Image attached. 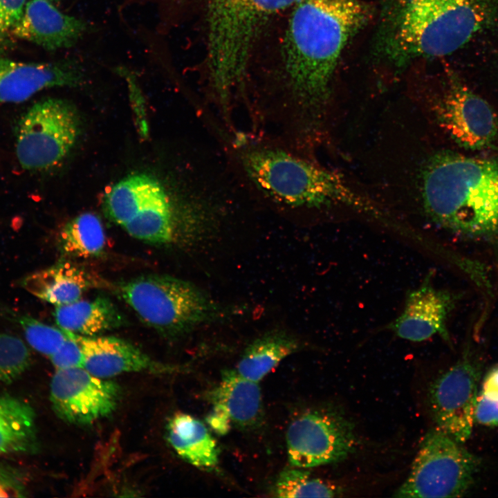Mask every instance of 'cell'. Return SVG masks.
I'll return each instance as SVG.
<instances>
[{"label": "cell", "instance_id": "obj_21", "mask_svg": "<svg viewBox=\"0 0 498 498\" xmlns=\"http://www.w3.org/2000/svg\"><path fill=\"white\" fill-rule=\"evenodd\" d=\"M39 449L36 414L26 401L0 394V456L35 454Z\"/></svg>", "mask_w": 498, "mask_h": 498}, {"label": "cell", "instance_id": "obj_23", "mask_svg": "<svg viewBox=\"0 0 498 498\" xmlns=\"http://www.w3.org/2000/svg\"><path fill=\"white\" fill-rule=\"evenodd\" d=\"M299 347L298 340L286 332H268L248 344L235 369L242 376L259 382Z\"/></svg>", "mask_w": 498, "mask_h": 498}, {"label": "cell", "instance_id": "obj_18", "mask_svg": "<svg viewBox=\"0 0 498 498\" xmlns=\"http://www.w3.org/2000/svg\"><path fill=\"white\" fill-rule=\"evenodd\" d=\"M210 398L212 405L221 409L232 424L239 428H254L262 421L264 407L259 382L242 376L235 369L222 371Z\"/></svg>", "mask_w": 498, "mask_h": 498}, {"label": "cell", "instance_id": "obj_8", "mask_svg": "<svg viewBox=\"0 0 498 498\" xmlns=\"http://www.w3.org/2000/svg\"><path fill=\"white\" fill-rule=\"evenodd\" d=\"M80 119L68 101L48 98L30 107L16 127L15 151L25 169L43 170L59 163L80 132Z\"/></svg>", "mask_w": 498, "mask_h": 498}, {"label": "cell", "instance_id": "obj_4", "mask_svg": "<svg viewBox=\"0 0 498 498\" xmlns=\"http://www.w3.org/2000/svg\"><path fill=\"white\" fill-rule=\"evenodd\" d=\"M421 187L425 210L437 225L468 238L498 234V157L438 154Z\"/></svg>", "mask_w": 498, "mask_h": 498}, {"label": "cell", "instance_id": "obj_28", "mask_svg": "<svg viewBox=\"0 0 498 498\" xmlns=\"http://www.w3.org/2000/svg\"><path fill=\"white\" fill-rule=\"evenodd\" d=\"M27 481L21 469L0 462V497H27Z\"/></svg>", "mask_w": 498, "mask_h": 498}, {"label": "cell", "instance_id": "obj_30", "mask_svg": "<svg viewBox=\"0 0 498 498\" xmlns=\"http://www.w3.org/2000/svg\"><path fill=\"white\" fill-rule=\"evenodd\" d=\"M50 358L55 369L83 368L84 359L81 349L77 342L68 335Z\"/></svg>", "mask_w": 498, "mask_h": 498}, {"label": "cell", "instance_id": "obj_32", "mask_svg": "<svg viewBox=\"0 0 498 498\" xmlns=\"http://www.w3.org/2000/svg\"><path fill=\"white\" fill-rule=\"evenodd\" d=\"M206 421L209 426L219 434H226L232 424L228 415L221 409L214 405Z\"/></svg>", "mask_w": 498, "mask_h": 498}, {"label": "cell", "instance_id": "obj_1", "mask_svg": "<svg viewBox=\"0 0 498 498\" xmlns=\"http://www.w3.org/2000/svg\"><path fill=\"white\" fill-rule=\"evenodd\" d=\"M275 86L250 102L254 127L312 156L324 140L339 59L371 17L362 0H298L291 8Z\"/></svg>", "mask_w": 498, "mask_h": 498}, {"label": "cell", "instance_id": "obj_15", "mask_svg": "<svg viewBox=\"0 0 498 498\" xmlns=\"http://www.w3.org/2000/svg\"><path fill=\"white\" fill-rule=\"evenodd\" d=\"M87 28L85 21L62 12L50 1L30 0L11 37L56 50L75 45Z\"/></svg>", "mask_w": 498, "mask_h": 498}, {"label": "cell", "instance_id": "obj_35", "mask_svg": "<svg viewBox=\"0 0 498 498\" xmlns=\"http://www.w3.org/2000/svg\"><path fill=\"white\" fill-rule=\"evenodd\" d=\"M49 1H50L52 3H58V2H60L62 0H49Z\"/></svg>", "mask_w": 498, "mask_h": 498}, {"label": "cell", "instance_id": "obj_14", "mask_svg": "<svg viewBox=\"0 0 498 498\" xmlns=\"http://www.w3.org/2000/svg\"><path fill=\"white\" fill-rule=\"evenodd\" d=\"M82 80L73 61L26 63L0 57V104L24 102L46 88L75 86Z\"/></svg>", "mask_w": 498, "mask_h": 498}, {"label": "cell", "instance_id": "obj_6", "mask_svg": "<svg viewBox=\"0 0 498 498\" xmlns=\"http://www.w3.org/2000/svg\"><path fill=\"white\" fill-rule=\"evenodd\" d=\"M120 292L145 324L167 336L183 335L223 315L203 290L172 276H140L122 284Z\"/></svg>", "mask_w": 498, "mask_h": 498}, {"label": "cell", "instance_id": "obj_33", "mask_svg": "<svg viewBox=\"0 0 498 498\" xmlns=\"http://www.w3.org/2000/svg\"><path fill=\"white\" fill-rule=\"evenodd\" d=\"M488 399L498 401V366L492 367L486 375L479 394Z\"/></svg>", "mask_w": 498, "mask_h": 498}, {"label": "cell", "instance_id": "obj_2", "mask_svg": "<svg viewBox=\"0 0 498 498\" xmlns=\"http://www.w3.org/2000/svg\"><path fill=\"white\" fill-rule=\"evenodd\" d=\"M225 163L245 194L285 211L343 204L381 216V210L337 172L266 134L237 130L221 139Z\"/></svg>", "mask_w": 498, "mask_h": 498}, {"label": "cell", "instance_id": "obj_26", "mask_svg": "<svg viewBox=\"0 0 498 498\" xmlns=\"http://www.w3.org/2000/svg\"><path fill=\"white\" fill-rule=\"evenodd\" d=\"M3 314L22 328L28 344L34 349L46 356L53 355L68 338L60 328L47 325L30 315L8 308H5Z\"/></svg>", "mask_w": 498, "mask_h": 498}, {"label": "cell", "instance_id": "obj_24", "mask_svg": "<svg viewBox=\"0 0 498 498\" xmlns=\"http://www.w3.org/2000/svg\"><path fill=\"white\" fill-rule=\"evenodd\" d=\"M59 249L66 257L90 258L99 256L106 246V235L100 218L82 213L68 221L60 232Z\"/></svg>", "mask_w": 498, "mask_h": 498}, {"label": "cell", "instance_id": "obj_20", "mask_svg": "<svg viewBox=\"0 0 498 498\" xmlns=\"http://www.w3.org/2000/svg\"><path fill=\"white\" fill-rule=\"evenodd\" d=\"M54 317L59 328L82 336H95L124 324L122 313L108 298L99 296L56 306Z\"/></svg>", "mask_w": 498, "mask_h": 498}, {"label": "cell", "instance_id": "obj_25", "mask_svg": "<svg viewBox=\"0 0 498 498\" xmlns=\"http://www.w3.org/2000/svg\"><path fill=\"white\" fill-rule=\"evenodd\" d=\"M283 470L274 486L273 492L277 497H333L340 491L333 484L322 479L313 477L304 468Z\"/></svg>", "mask_w": 498, "mask_h": 498}, {"label": "cell", "instance_id": "obj_7", "mask_svg": "<svg viewBox=\"0 0 498 498\" xmlns=\"http://www.w3.org/2000/svg\"><path fill=\"white\" fill-rule=\"evenodd\" d=\"M479 459L438 427L423 438L410 472L393 497H459L472 486Z\"/></svg>", "mask_w": 498, "mask_h": 498}, {"label": "cell", "instance_id": "obj_3", "mask_svg": "<svg viewBox=\"0 0 498 498\" xmlns=\"http://www.w3.org/2000/svg\"><path fill=\"white\" fill-rule=\"evenodd\" d=\"M298 0H208L207 100L219 121L234 124L237 102L246 105L250 58L265 26Z\"/></svg>", "mask_w": 498, "mask_h": 498}, {"label": "cell", "instance_id": "obj_17", "mask_svg": "<svg viewBox=\"0 0 498 498\" xmlns=\"http://www.w3.org/2000/svg\"><path fill=\"white\" fill-rule=\"evenodd\" d=\"M97 280L81 266L62 260L55 264L32 273L20 282L30 293L56 306L75 302Z\"/></svg>", "mask_w": 498, "mask_h": 498}, {"label": "cell", "instance_id": "obj_13", "mask_svg": "<svg viewBox=\"0 0 498 498\" xmlns=\"http://www.w3.org/2000/svg\"><path fill=\"white\" fill-rule=\"evenodd\" d=\"M433 277V271L429 272L417 288L409 291L402 313L386 329L411 342H422L437 334L450 344L447 321L461 294L436 288Z\"/></svg>", "mask_w": 498, "mask_h": 498}, {"label": "cell", "instance_id": "obj_29", "mask_svg": "<svg viewBox=\"0 0 498 498\" xmlns=\"http://www.w3.org/2000/svg\"><path fill=\"white\" fill-rule=\"evenodd\" d=\"M26 0H0V53L10 41L11 32L22 17Z\"/></svg>", "mask_w": 498, "mask_h": 498}, {"label": "cell", "instance_id": "obj_27", "mask_svg": "<svg viewBox=\"0 0 498 498\" xmlns=\"http://www.w3.org/2000/svg\"><path fill=\"white\" fill-rule=\"evenodd\" d=\"M31 362L30 352L20 338L0 333V382L15 381L29 369Z\"/></svg>", "mask_w": 498, "mask_h": 498}, {"label": "cell", "instance_id": "obj_12", "mask_svg": "<svg viewBox=\"0 0 498 498\" xmlns=\"http://www.w3.org/2000/svg\"><path fill=\"white\" fill-rule=\"evenodd\" d=\"M446 89L432 105L441 126L466 149L480 150L490 146L498 134V120L492 107L454 73Z\"/></svg>", "mask_w": 498, "mask_h": 498}, {"label": "cell", "instance_id": "obj_5", "mask_svg": "<svg viewBox=\"0 0 498 498\" xmlns=\"http://www.w3.org/2000/svg\"><path fill=\"white\" fill-rule=\"evenodd\" d=\"M489 6L481 0H400L389 22L390 55L398 60L450 55L487 25Z\"/></svg>", "mask_w": 498, "mask_h": 498}, {"label": "cell", "instance_id": "obj_11", "mask_svg": "<svg viewBox=\"0 0 498 498\" xmlns=\"http://www.w3.org/2000/svg\"><path fill=\"white\" fill-rule=\"evenodd\" d=\"M120 398V388L84 368L56 369L50 386L52 408L60 419L89 425L111 415Z\"/></svg>", "mask_w": 498, "mask_h": 498}, {"label": "cell", "instance_id": "obj_31", "mask_svg": "<svg viewBox=\"0 0 498 498\" xmlns=\"http://www.w3.org/2000/svg\"><path fill=\"white\" fill-rule=\"evenodd\" d=\"M474 421L487 426H498V401L478 394Z\"/></svg>", "mask_w": 498, "mask_h": 498}, {"label": "cell", "instance_id": "obj_9", "mask_svg": "<svg viewBox=\"0 0 498 498\" xmlns=\"http://www.w3.org/2000/svg\"><path fill=\"white\" fill-rule=\"evenodd\" d=\"M286 439L290 463L304 469L343 461L357 446L353 423L339 413L323 410L295 418Z\"/></svg>", "mask_w": 498, "mask_h": 498}, {"label": "cell", "instance_id": "obj_16", "mask_svg": "<svg viewBox=\"0 0 498 498\" xmlns=\"http://www.w3.org/2000/svg\"><path fill=\"white\" fill-rule=\"evenodd\" d=\"M79 344L83 368L92 375L107 378L125 372L172 371L151 360L127 341L112 336H82L65 331Z\"/></svg>", "mask_w": 498, "mask_h": 498}, {"label": "cell", "instance_id": "obj_19", "mask_svg": "<svg viewBox=\"0 0 498 498\" xmlns=\"http://www.w3.org/2000/svg\"><path fill=\"white\" fill-rule=\"evenodd\" d=\"M167 436L183 460L201 469L210 470L219 463V450L206 425L188 414L178 412L168 421Z\"/></svg>", "mask_w": 498, "mask_h": 498}, {"label": "cell", "instance_id": "obj_34", "mask_svg": "<svg viewBox=\"0 0 498 498\" xmlns=\"http://www.w3.org/2000/svg\"><path fill=\"white\" fill-rule=\"evenodd\" d=\"M481 1H483V2H484V3H487V4H488V5H490V6L492 3L498 1V0H481Z\"/></svg>", "mask_w": 498, "mask_h": 498}, {"label": "cell", "instance_id": "obj_22", "mask_svg": "<svg viewBox=\"0 0 498 498\" xmlns=\"http://www.w3.org/2000/svg\"><path fill=\"white\" fill-rule=\"evenodd\" d=\"M166 192L154 177L145 174H132L108 192L104 200V210L111 221L123 227Z\"/></svg>", "mask_w": 498, "mask_h": 498}, {"label": "cell", "instance_id": "obj_10", "mask_svg": "<svg viewBox=\"0 0 498 498\" xmlns=\"http://www.w3.org/2000/svg\"><path fill=\"white\" fill-rule=\"evenodd\" d=\"M480 370L466 352L430 385L428 401L437 427L462 443L474 421Z\"/></svg>", "mask_w": 498, "mask_h": 498}]
</instances>
